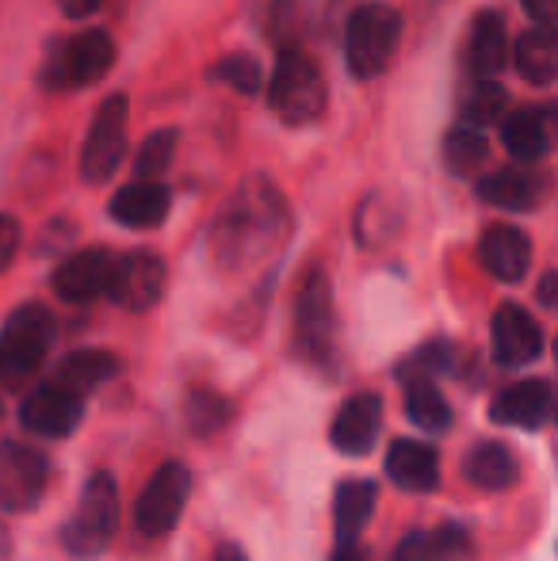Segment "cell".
<instances>
[{
    "label": "cell",
    "mask_w": 558,
    "mask_h": 561,
    "mask_svg": "<svg viewBox=\"0 0 558 561\" xmlns=\"http://www.w3.org/2000/svg\"><path fill=\"white\" fill-rule=\"evenodd\" d=\"M505 107L509 92L501 89V81H475L470 96L463 100V126H470V130L493 126L498 118H505Z\"/></svg>",
    "instance_id": "obj_30"
},
{
    "label": "cell",
    "mask_w": 558,
    "mask_h": 561,
    "mask_svg": "<svg viewBox=\"0 0 558 561\" xmlns=\"http://www.w3.org/2000/svg\"><path fill=\"white\" fill-rule=\"evenodd\" d=\"M521 8L536 27H551L555 23V0H521Z\"/></svg>",
    "instance_id": "obj_37"
},
{
    "label": "cell",
    "mask_w": 558,
    "mask_h": 561,
    "mask_svg": "<svg viewBox=\"0 0 558 561\" xmlns=\"http://www.w3.org/2000/svg\"><path fill=\"white\" fill-rule=\"evenodd\" d=\"M264 31H269V38L280 50H298V38H303V8H298V0H272Z\"/></svg>",
    "instance_id": "obj_33"
},
{
    "label": "cell",
    "mask_w": 558,
    "mask_h": 561,
    "mask_svg": "<svg viewBox=\"0 0 558 561\" xmlns=\"http://www.w3.org/2000/svg\"><path fill=\"white\" fill-rule=\"evenodd\" d=\"M295 352L310 367H329L337 352L333 287L321 267H306L295 295Z\"/></svg>",
    "instance_id": "obj_6"
},
{
    "label": "cell",
    "mask_w": 558,
    "mask_h": 561,
    "mask_svg": "<svg viewBox=\"0 0 558 561\" xmlns=\"http://www.w3.org/2000/svg\"><path fill=\"white\" fill-rule=\"evenodd\" d=\"M551 413H555V386L547 378L513 382L490 401V421L505 424V428L539 432L551 424Z\"/></svg>",
    "instance_id": "obj_14"
},
{
    "label": "cell",
    "mask_w": 558,
    "mask_h": 561,
    "mask_svg": "<svg viewBox=\"0 0 558 561\" xmlns=\"http://www.w3.org/2000/svg\"><path fill=\"white\" fill-rule=\"evenodd\" d=\"M478 260L498 283H521L532 264V241L516 226H490L478 241Z\"/></svg>",
    "instance_id": "obj_18"
},
{
    "label": "cell",
    "mask_w": 558,
    "mask_h": 561,
    "mask_svg": "<svg viewBox=\"0 0 558 561\" xmlns=\"http://www.w3.org/2000/svg\"><path fill=\"white\" fill-rule=\"evenodd\" d=\"M402 43V15L395 4L383 0H367L349 15L344 27V58H349V73L356 81H375L390 69Z\"/></svg>",
    "instance_id": "obj_2"
},
{
    "label": "cell",
    "mask_w": 558,
    "mask_h": 561,
    "mask_svg": "<svg viewBox=\"0 0 558 561\" xmlns=\"http://www.w3.org/2000/svg\"><path fill=\"white\" fill-rule=\"evenodd\" d=\"M329 89L321 77L318 61H310L303 50H280L276 73L269 81V107L276 112L280 123L306 126L326 115Z\"/></svg>",
    "instance_id": "obj_5"
},
{
    "label": "cell",
    "mask_w": 558,
    "mask_h": 561,
    "mask_svg": "<svg viewBox=\"0 0 558 561\" xmlns=\"http://www.w3.org/2000/svg\"><path fill=\"white\" fill-rule=\"evenodd\" d=\"M100 4H104V0H58L61 15H69V20H89Z\"/></svg>",
    "instance_id": "obj_38"
},
{
    "label": "cell",
    "mask_w": 558,
    "mask_h": 561,
    "mask_svg": "<svg viewBox=\"0 0 558 561\" xmlns=\"http://www.w3.org/2000/svg\"><path fill=\"white\" fill-rule=\"evenodd\" d=\"M81 421H84V398L58 382H38L20 405V424L31 436L61 439L69 432H77Z\"/></svg>",
    "instance_id": "obj_12"
},
{
    "label": "cell",
    "mask_w": 558,
    "mask_h": 561,
    "mask_svg": "<svg viewBox=\"0 0 558 561\" xmlns=\"http://www.w3.org/2000/svg\"><path fill=\"white\" fill-rule=\"evenodd\" d=\"M333 561H367V550L360 542H337Z\"/></svg>",
    "instance_id": "obj_39"
},
{
    "label": "cell",
    "mask_w": 558,
    "mask_h": 561,
    "mask_svg": "<svg viewBox=\"0 0 558 561\" xmlns=\"http://www.w3.org/2000/svg\"><path fill=\"white\" fill-rule=\"evenodd\" d=\"M447 367H452L447 344H424L418 355H410L398 367V375H402V382H432V375H444Z\"/></svg>",
    "instance_id": "obj_34"
},
{
    "label": "cell",
    "mask_w": 558,
    "mask_h": 561,
    "mask_svg": "<svg viewBox=\"0 0 558 561\" xmlns=\"http://www.w3.org/2000/svg\"><path fill=\"white\" fill-rule=\"evenodd\" d=\"M375 496H379L375 481H364V478H352L337 485V496H333L337 542H360V531H364L375 512Z\"/></svg>",
    "instance_id": "obj_24"
},
{
    "label": "cell",
    "mask_w": 558,
    "mask_h": 561,
    "mask_svg": "<svg viewBox=\"0 0 558 561\" xmlns=\"http://www.w3.org/2000/svg\"><path fill=\"white\" fill-rule=\"evenodd\" d=\"M164 283H169V267L157 252H127V256H115V272H112V287H107V298L115 306L130 313H146L149 306L161 302Z\"/></svg>",
    "instance_id": "obj_11"
},
{
    "label": "cell",
    "mask_w": 558,
    "mask_h": 561,
    "mask_svg": "<svg viewBox=\"0 0 558 561\" xmlns=\"http://www.w3.org/2000/svg\"><path fill=\"white\" fill-rule=\"evenodd\" d=\"M501 138L516 164H536L551 153V115L547 107H521L501 118Z\"/></svg>",
    "instance_id": "obj_21"
},
{
    "label": "cell",
    "mask_w": 558,
    "mask_h": 561,
    "mask_svg": "<svg viewBox=\"0 0 558 561\" xmlns=\"http://www.w3.org/2000/svg\"><path fill=\"white\" fill-rule=\"evenodd\" d=\"M379 424H383V401L379 393H352L333 416V428H329V439L341 455H367L379 439Z\"/></svg>",
    "instance_id": "obj_17"
},
{
    "label": "cell",
    "mask_w": 558,
    "mask_h": 561,
    "mask_svg": "<svg viewBox=\"0 0 558 561\" xmlns=\"http://www.w3.org/2000/svg\"><path fill=\"white\" fill-rule=\"evenodd\" d=\"M20 241H23L20 222H15L12 215H0V272H4V267L15 260V252H20Z\"/></svg>",
    "instance_id": "obj_36"
},
{
    "label": "cell",
    "mask_w": 558,
    "mask_h": 561,
    "mask_svg": "<svg viewBox=\"0 0 558 561\" xmlns=\"http://www.w3.org/2000/svg\"><path fill=\"white\" fill-rule=\"evenodd\" d=\"M115 272V252L112 249H81L69 252L58 267H54V290L66 302H96L100 295H107Z\"/></svg>",
    "instance_id": "obj_15"
},
{
    "label": "cell",
    "mask_w": 558,
    "mask_h": 561,
    "mask_svg": "<svg viewBox=\"0 0 558 561\" xmlns=\"http://www.w3.org/2000/svg\"><path fill=\"white\" fill-rule=\"evenodd\" d=\"M406 416L432 436L452 428V405L436 390V382H406Z\"/></svg>",
    "instance_id": "obj_28"
},
{
    "label": "cell",
    "mask_w": 558,
    "mask_h": 561,
    "mask_svg": "<svg viewBox=\"0 0 558 561\" xmlns=\"http://www.w3.org/2000/svg\"><path fill=\"white\" fill-rule=\"evenodd\" d=\"M12 558V535H8V527L0 524V561Z\"/></svg>",
    "instance_id": "obj_42"
},
{
    "label": "cell",
    "mask_w": 558,
    "mask_h": 561,
    "mask_svg": "<svg viewBox=\"0 0 558 561\" xmlns=\"http://www.w3.org/2000/svg\"><path fill=\"white\" fill-rule=\"evenodd\" d=\"M50 481V466L35 447L8 439L0 444V512H27Z\"/></svg>",
    "instance_id": "obj_10"
},
{
    "label": "cell",
    "mask_w": 558,
    "mask_h": 561,
    "mask_svg": "<svg viewBox=\"0 0 558 561\" xmlns=\"http://www.w3.org/2000/svg\"><path fill=\"white\" fill-rule=\"evenodd\" d=\"M544 329L524 306L501 302L490 318V352L501 367H528L544 355Z\"/></svg>",
    "instance_id": "obj_13"
},
{
    "label": "cell",
    "mask_w": 558,
    "mask_h": 561,
    "mask_svg": "<svg viewBox=\"0 0 558 561\" xmlns=\"http://www.w3.org/2000/svg\"><path fill=\"white\" fill-rule=\"evenodd\" d=\"M207 81L215 84H230L234 92H241V96H257L261 92V66H257L253 54H226V58H218L215 66L207 69Z\"/></svg>",
    "instance_id": "obj_31"
},
{
    "label": "cell",
    "mask_w": 558,
    "mask_h": 561,
    "mask_svg": "<svg viewBox=\"0 0 558 561\" xmlns=\"http://www.w3.org/2000/svg\"><path fill=\"white\" fill-rule=\"evenodd\" d=\"M172 195L161 180H135V184H123L119 192L107 203V215L127 229H153L169 218Z\"/></svg>",
    "instance_id": "obj_19"
},
{
    "label": "cell",
    "mask_w": 558,
    "mask_h": 561,
    "mask_svg": "<svg viewBox=\"0 0 558 561\" xmlns=\"http://www.w3.org/2000/svg\"><path fill=\"white\" fill-rule=\"evenodd\" d=\"M187 493H192V473H187L184 462H161L153 470V478L146 481L138 504H135V527L149 539L157 535H169L176 527L180 512L187 504Z\"/></svg>",
    "instance_id": "obj_9"
},
{
    "label": "cell",
    "mask_w": 558,
    "mask_h": 561,
    "mask_svg": "<svg viewBox=\"0 0 558 561\" xmlns=\"http://www.w3.org/2000/svg\"><path fill=\"white\" fill-rule=\"evenodd\" d=\"M547 195H551V180L544 172L528 169V164H509V169H498L478 180V199L501 210H516V215L539 210Z\"/></svg>",
    "instance_id": "obj_16"
},
{
    "label": "cell",
    "mask_w": 558,
    "mask_h": 561,
    "mask_svg": "<svg viewBox=\"0 0 558 561\" xmlns=\"http://www.w3.org/2000/svg\"><path fill=\"white\" fill-rule=\"evenodd\" d=\"M127 157V96H107L96 107L89 138L81 146V176L84 184H104Z\"/></svg>",
    "instance_id": "obj_8"
},
{
    "label": "cell",
    "mask_w": 558,
    "mask_h": 561,
    "mask_svg": "<svg viewBox=\"0 0 558 561\" xmlns=\"http://www.w3.org/2000/svg\"><path fill=\"white\" fill-rule=\"evenodd\" d=\"M54 375H58L54 382L84 398L89 390H96V386H104L107 378L119 375V359H115L112 352H100V347H81V352H69L66 359L58 363Z\"/></svg>",
    "instance_id": "obj_27"
},
{
    "label": "cell",
    "mask_w": 558,
    "mask_h": 561,
    "mask_svg": "<svg viewBox=\"0 0 558 561\" xmlns=\"http://www.w3.org/2000/svg\"><path fill=\"white\" fill-rule=\"evenodd\" d=\"M390 561H470V539L463 527H436V531H410L398 542Z\"/></svg>",
    "instance_id": "obj_25"
},
{
    "label": "cell",
    "mask_w": 558,
    "mask_h": 561,
    "mask_svg": "<svg viewBox=\"0 0 558 561\" xmlns=\"http://www.w3.org/2000/svg\"><path fill=\"white\" fill-rule=\"evenodd\" d=\"M119 531V485L107 470H96L81 489L73 516L61 524V547L73 558H96Z\"/></svg>",
    "instance_id": "obj_3"
},
{
    "label": "cell",
    "mask_w": 558,
    "mask_h": 561,
    "mask_svg": "<svg viewBox=\"0 0 558 561\" xmlns=\"http://www.w3.org/2000/svg\"><path fill=\"white\" fill-rule=\"evenodd\" d=\"M387 478L406 493H432L440 485V455L421 439H398L387 450Z\"/></svg>",
    "instance_id": "obj_20"
},
{
    "label": "cell",
    "mask_w": 558,
    "mask_h": 561,
    "mask_svg": "<svg viewBox=\"0 0 558 561\" xmlns=\"http://www.w3.org/2000/svg\"><path fill=\"white\" fill-rule=\"evenodd\" d=\"M463 478L475 489H486V493H501V489H513L516 478H521V462L505 444L498 439H478L475 447L463 455Z\"/></svg>",
    "instance_id": "obj_22"
},
{
    "label": "cell",
    "mask_w": 558,
    "mask_h": 561,
    "mask_svg": "<svg viewBox=\"0 0 558 561\" xmlns=\"http://www.w3.org/2000/svg\"><path fill=\"white\" fill-rule=\"evenodd\" d=\"M223 421H226V401L223 398L203 393V390L187 398V424H192L195 432H215Z\"/></svg>",
    "instance_id": "obj_35"
},
{
    "label": "cell",
    "mask_w": 558,
    "mask_h": 561,
    "mask_svg": "<svg viewBox=\"0 0 558 561\" xmlns=\"http://www.w3.org/2000/svg\"><path fill=\"white\" fill-rule=\"evenodd\" d=\"M115 66V38L104 27H84L50 46V58L43 66L46 89H89L104 81Z\"/></svg>",
    "instance_id": "obj_7"
},
{
    "label": "cell",
    "mask_w": 558,
    "mask_h": 561,
    "mask_svg": "<svg viewBox=\"0 0 558 561\" xmlns=\"http://www.w3.org/2000/svg\"><path fill=\"white\" fill-rule=\"evenodd\" d=\"M287 237H291L287 199H283L276 180H269L264 172H253V176H246L226 195L218 215L210 218L207 252L218 272L241 275L276 256L283 244H287Z\"/></svg>",
    "instance_id": "obj_1"
},
{
    "label": "cell",
    "mask_w": 558,
    "mask_h": 561,
    "mask_svg": "<svg viewBox=\"0 0 558 561\" xmlns=\"http://www.w3.org/2000/svg\"><path fill=\"white\" fill-rule=\"evenodd\" d=\"M513 61L516 73L524 77L536 89H547L558 73V46H555V31L551 27H528L513 46Z\"/></svg>",
    "instance_id": "obj_26"
},
{
    "label": "cell",
    "mask_w": 558,
    "mask_h": 561,
    "mask_svg": "<svg viewBox=\"0 0 558 561\" xmlns=\"http://www.w3.org/2000/svg\"><path fill=\"white\" fill-rule=\"evenodd\" d=\"M54 313L43 302H23L0 325V382L20 386L43 367L54 344Z\"/></svg>",
    "instance_id": "obj_4"
},
{
    "label": "cell",
    "mask_w": 558,
    "mask_h": 561,
    "mask_svg": "<svg viewBox=\"0 0 558 561\" xmlns=\"http://www.w3.org/2000/svg\"><path fill=\"white\" fill-rule=\"evenodd\" d=\"M490 157V146H486V134L482 130H470V126H455L447 130L444 138V164L452 176H475L478 169L486 164Z\"/></svg>",
    "instance_id": "obj_29"
},
{
    "label": "cell",
    "mask_w": 558,
    "mask_h": 561,
    "mask_svg": "<svg viewBox=\"0 0 558 561\" xmlns=\"http://www.w3.org/2000/svg\"><path fill=\"white\" fill-rule=\"evenodd\" d=\"M215 561H249V558L241 554V547H234V542H230V547L218 550V558H215Z\"/></svg>",
    "instance_id": "obj_41"
},
{
    "label": "cell",
    "mask_w": 558,
    "mask_h": 561,
    "mask_svg": "<svg viewBox=\"0 0 558 561\" xmlns=\"http://www.w3.org/2000/svg\"><path fill=\"white\" fill-rule=\"evenodd\" d=\"M555 283H558L555 272H544V279H539V306H547V310L555 306Z\"/></svg>",
    "instance_id": "obj_40"
},
{
    "label": "cell",
    "mask_w": 558,
    "mask_h": 561,
    "mask_svg": "<svg viewBox=\"0 0 558 561\" xmlns=\"http://www.w3.org/2000/svg\"><path fill=\"white\" fill-rule=\"evenodd\" d=\"M505 58H509V38H505L501 12H478L467 38V66L475 73V81H498V73L505 69Z\"/></svg>",
    "instance_id": "obj_23"
},
{
    "label": "cell",
    "mask_w": 558,
    "mask_h": 561,
    "mask_svg": "<svg viewBox=\"0 0 558 561\" xmlns=\"http://www.w3.org/2000/svg\"><path fill=\"white\" fill-rule=\"evenodd\" d=\"M176 141H180V130L176 126H161L153 130L146 141L138 146V157H135V169L141 180H161L169 172L172 157H176Z\"/></svg>",
    "instance_id": "obj_32"
}]
</instances>
